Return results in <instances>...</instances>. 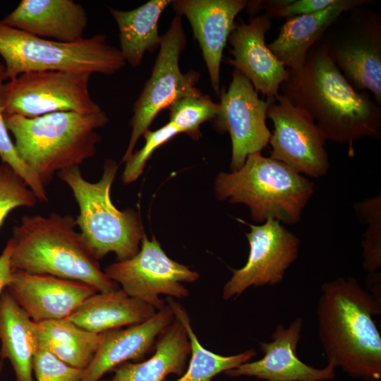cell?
Wrapping results in <instances>:
<instances>
[{"label": "cell", "instance_id": "cell-1", "mask_svg": "<svg viewBox=\"0 0 381 381\" xmlns=\"http://www.w3.org/2000/svg\"><path fill=\"white\" fill-rule=\"evenodd\" d=\"M280 90L311 116L326 140L348 145L349 155L355 141L381 138L380 106L349 83L319 41L300 68L289 70Z\"/></svg>", "mask_w": 381, "mask_h": 381}, {"label": "cell", "instance_id": "cell-2", "mask_svg": "<svg viewBox=\"0 0 381 381\" xmlns=\"http://www.w3.org/2000/svg\"><path fill=\"white\" fill-rule=\"evenodd\" d=\"M380 300L353 277L325 282L318 301V335L328 363L363 381L381 379V336L373 320Z\"/></svg>", "mask_w": 381, "mask_h": 381}, {"label": "cell", "instance_id": "cell-3", "mask_svg": "<svg viewBox=\"0 0 381 381\" xmlns=\"http://www.w3.org/2000/svg\"><path fill=\"white\" fill-rule=\"evenodd\" d=\"M75 218L52 212L25 215L13 227V270L85 283L98 292L117 289L77 231Z\"/></svg>", "mask_w": 381, "mask_h": 381}, {"label": "cell", "instance_id": "cell-4", "mask_svg": "<svg viewBox=\"0 0 381 381\" xmlns=\"http://www.w3.org/2000/svg\"><path fill=\"white\" fill-rule=\"evenodd\" d=\"M4 116L18 155L44 187L55 174L94 157L101 140L97 131L109 122L103 110L60 111L34 118Z\"/></svg>", "mask_w": 381, "mask_h": 381}, {"label": "cell", "instance_id": "cell-5", "mask_svg": "<svg viewBox=\"0 0 381 381\" xmlns=\"http://www.w3.org/2000/svg\"><path fill=\"white\" fill-rule=\"evenodd\" d=\"M214 188L219 200L246 205L256 222L272 219L294 225L300 222L315 183L283 162L256 152L238 170L220 172Z\"/></svg>", "mask_w": 381, "mask_h": 381}, {"label": "cell", "instance_id": "cell-6", "mask_svg": "<svg viewBox=\"0 0 381 381\" xmlns=\"http://www.w3.org/2000/svg\"><path fill=\"white\" fill-rule=\"evenodd\" d=\"M118 169L115 160H105L102 177L94 183L83 177L79 167L56 174L73 193L79 207L77 226L97 260L109 253H114L119 261L132 258L139 251L145 234L137 214L118 210L111 200Z\"/></svg>", "mask_w": 381, "mask_h": 381}, {"label": "cell", "instance_id": "cell-7", "mask_svg": "<svg viewBox=\"0 0 381 381\" xmlns=\"http://www.w3.org/2000/svg\"><path fill=\"white\" fill-rule=\"evenodd\" d=\"M0 56L4 61L6 80L42 71L111 75L126 64L119 49L109 44L104 35L61 42L30 35L1 20Z\"/></svg>", "mask_w": 381, "mask_h": 381}, {"label": "cell", "instance_id": "cell-8", "mask_svg": "<svg viewBox=\"0 0 381 381\" xmlns=\"http://www.w3.org/2000/svg\"><path fill=\"white\" fill-rule=\"evenodd\" d=\"M319 42L330 60L358 91L381 104V16L367 6L343 13Z\"/></svg>", "mask_w": 381, "mask_h": 381}, {"label": "cell", "instance_id": "cell-9", "mask_svg": "<svg viewBox=\"0 0 381 381\" xmlns=\"http://www.w3.org/2000/svg\"><path fill=\"white\" fill-rule=\"evenodd\" d=\"M92 73L42 71L23 73L4 83L0 92L4 115L34 118L73 111L92 114L102 111L92 98Z\"/></svg>", "mask_w": 381, "mask_h": 381}, {"label": "cell", "instance_id": "cell-10", "mask_svg": "<svg viewBox=\"0 0 381 381\" xmlns=\"http://www.w3.org/2000/svg\"><path fill=\"white\" fill-rule=\"evenodd\" d=\"M181 20L176 15L162 36L151 75L133 104L131 134L122 162L131 157L138 139L162 109L181 97L201 93L196 87L199 73L193 70L183 73L180 69L179 58L186 44Z\"/></svg>", "mask_w": 381, "mask_h": 381}, {"label": "cell", "instance_id": "cell-11", "mask_svg": "<svg viewBox=\"0 0 381 381\" xmlns=\"http://www.w3.org/2000/svg\"><path fill=\"white\" fill-rule=\"evenodd\" d=\"M106 275L128 296L141 300L157 310L165 305L159 298L164 294L182 298L188 296L183 282H193L199 274L169 258L159 243L145 234L139 251L132 258L108 265Z\"/></svg>", "mask_w": 381, "mask_h": 381}, {"label": "cell", "instance_id": "cell-12", "mask_svg": "<svg viewBox=\"0 0 381 381\" xmlns=\"http://www.w3.org/2000/svg\"><path fill=\"white\" fill-rule=\"evenodd\" d=\"M267 116L274 124L269 140L270 158L310 178L318 179L327 173V140L305 110L279 94L269 105Z\"/></svg>", "mask_w": 381, "mask_h": 381}, {"label": "cell", "instance_id": "cell-13", "mask_svg": "<svg viewBox=\"0 0 381 381\" xmlns=\"http://www.w3.org/2000/svg\"><path fill=\"white\" fill-rule=\"evenodd\" d=\"M274 99H260L250 81L239 71H233L228 89L221 92L214 119L218 130L229 133L232 171L240 169L249 155L261 152L268 145L271 133L266 118Z\"/></svg>", "mask_w": 381, "mask_h": 381}, {"label": "cell", "instance_id": "cell-14", "mask_svg": "<svg viewBox=\"0 0 381 381\" xmlns=\"http://www.w3.org/2000/svg\"><path fill=\"white\" fill-rule=\"evenodd\" d=\"M246 234L250 250L245 265L233 270V274L223 288L224 300L238 297L250 286L274 285L298 255L300 240L277 220L269 219L254 225Z\"/></svg>", "mask_w": 381, "mask_h": 381}, {"label": "cell", "instance_id": "cell-15", "mask_svg": "<svg viewBox=\"0 0 381 381\" xmlns=\"http://www.w3.org/2000/svg\"><path fill=\"white\" fill-rule=\"evenodd\" d=\"M272 25V18L267 13L253 16L248 23L240 20L228 39L233 56L227 59L228 63L267 98L279 95L280 86L289 75V70L265 42V35Z\"/></svg>", "mask_w": 381, "mask_h": 381}, {"label": "cell", "instance_id": "cell-16", "mask_svg": "<svg viewBox=\"0 0 381 381\" xmlns=\"http://www.w3.org/2000/svg\"><path fill=\"white\" fill-rule=\"evenodd\" d=\"M303 320L297 318L288 327L279 324L272 334V341L260 342L263 357L246 362L226 371L230 377L248 376L267 381H325L335 377L336 368L331 363L316 368L302 362L296 347L301 339Z\"/></svg>", "mask_w": 381, "mask_h": 381}, {"label": "cell", "instance_id": "cell-17", "mask_svg": "<svg viewBox=\"0 0 381 381\" xmlns=\"http://www.w3.org/2000/svg\"><path fill=\"white\" fill-rule=\"evenodd\" d=\"M246 0H175L176 15L188 20L200 47L212 87L220 93V66L223 50L235 28L236 16L248 6Z\"/></svg>", "mask_w": 381, "mask_h": 381}, {"label": "cell", "instance_id": "cell-18", "mask_svg": "<svg viewBox=\"0 0 381 381\" xmlns=\"http://www.w3.org/2000/svg\"><path fill=\"white\" fill-rule=\"evenodd\" d=\"M6 289L35 322L65 319L98 292L81 282L16 270Z\"/></svg>", "mask_w": 381, "mask_h": 381}, {"label": "cell", "instance_id": "cell-19", "mask_svg": "<svg viewBox=\"0 0 381 381\" xmlns=\"http://www.w3.org/2000/svg\"><path fill=\"white\" fill-rule=\"evenodd\" d=\"M175 319L169 305L146 321L126 329L103 332L102 341L81 381H98L109 370L130 360L141 361L153 350L157 338Z\"/></svg>", "mask_w": 381, "mask_h": 381}, {"label": "cell", "instance_id": "cell-20", "mask_svg": "<svg viewBox=\"0 0 381 381\" xmlns=\"http://www.w3.org/2000/svg\"><path fill=\"white\" fill-rule=\"evenodd\" d=\"M1 21L38 37L73 42L84 38L88 18L73 0H22Z\"/></svg>", "mask_w": 381, "mask_h": 381}, {"label": "cell", "instance_id": "cell-21", "mask_svg": "<svg viewBox=\"0 0 381 381\" xmlns=\"http://www.w3.org/2000/svg\"><path fill=\"white\" fill-rule=\"evenodd\" d=\"M372 0H337L323 10L287 18L279 27L277 37L267 44L274 56L290 70L300 68L310 48L343 13Z\"/></svg>", "mask_w": 381, "mask_h": 381}, {"label": "cell", "instance_id": "cell-22", "mask_svg": "<svg viewBox=\"0 0 381 381\" xmlns=\"http://www.w3.org/2000/svg\"><path fill=\"white\" fill-rule=\"evenodd\" d=\"M155 308L122 289L97 292L83 301L66 320L94 333L140 324L152 318Z\"/></svg>", "mask_w": 381, "mask_h": 381}, {"label": "cell", "instance_id": "cell-23", "mask_svg": "<svg viewBox=\"0 0 381 381\" xmlns=\"http://www.w3.org/2000/svg\"><path fill=\"white\" fill-rule=\"evenodd\" d=\"M191 353L187 332L182 322L174 320L161 333L154 354L140 362H125L113 370L111 379L103 381H163L170 374L181 376Z\"/></svg>", "mask_w": 381, "mask_h": 381}, {"label": "cell", "instance_id": "cell-24", "mask_svg": "<svg viewBox=\"0 0 381 381\" xmlns=\"http://www.w3.org/2000/svg\"><path fill=\"white\" fill-rule=\"evenodd\" d=\"M0 357L8 358L16 381H33L32 358L39 346L35 322L6 289L0 297Z\"/></svg>", "mask_w": 381, "mask_h": 381}, {"label": "cell", "instance_id": "cell-25", "mask_svg": "<svg viewBox=\"0 0 381 381\" xmlns=\"http://www.w3.org/2000/svg\"><path fill=\"white\" fill-rule=\"evenodd\" d=\"M171 0H150L129 11L109 8L119 32V50L126 61L133 67L142 63L146 52L159 48L162 36L158 21Z\"/></svg>", "mask_w": 381, "mask_h": 381}, {"label": "cell", "instance_id": "cell-26", "mask_svg": "<svg viewBox=\"0 0 381 381\" xmlns=\"http://www.w3.org/2000/svg\"><path fill=\"white\" fill-rule=\"evenodd\" d=\"M38 346L67 364L85 370L91 362L103 337L75 325L66 319L35 322Z\"/></svg>", "mask_w": 381, "mask_h": 381}, {"label": "cell", "instance_id": "cell-27", "mask_svg": "<svg viewBox=\"0 0 381 381\" xmlns=\"http://www.w3.org/2000/svg\"><path fill=\"white\" fill-rule=\"evenodd\" d=\"M167 301L174 317L182 322L187 332L191 350V358L185 373L173 381H212L218 374L236 368L256 355L253 349L232 356H222L205 349L193 330L186 310L170 297Z\"/></svg>", "mask_w": 381, "mask_h": 381}, {"label": "cell", "instance_id": "cell-28", "mask_svg": "<svg viewBox=\"0 0 381 381\" xmlns=\"http://www.w3.org/2000/svg\"><path fill=\"white\" fill-rule=\"evenodd\" d=\"M167 108L169 110V122L173 123L181 133H186L197 140L201 136L200 125L215 119L219 105V103L214 102L209 96L201 92L181 97Z\"/></svg>", "mask_w": 381, "mask_h": 381}, {"label": "cell", "instance_id": "cell-29", "mask_svg": "<svg viewBox=\"0 0 381 381\" xmlns=\"http://www.w3.org/2000/svg\"><path fill=\"white\" fill-rule=\"evenodd\" d=\"M355 212L367 225L363 238V267L371 276L380 274L381 268V195L354 205Z\"/></svg>", "mask_w": 381, "mask_h": 381}, {"label": "cell", "instance_id": "cell-30", "mask_svg": "<svg viewBox=\"0 0 381 381\" xmlns=\"http://www.w3.org/2000/svg\"><path fill=\"white\" fill-rule=\"evenodd\" d=\"M38 200L26 182L8 165L0 162V228L18 207H34Z\"/></svg>", "mask_w": 381, "mask_h": 381}, {"label": "cell", "instance_id": "cell-31", "mask_svg": "<svg viewBox=\"0 0 381 381\" xmlns=\"http://www.w3.org/2000/svg\"><path fill=\"white\" fill-rule=\"evenodd\" d=\"M6 80L5 66L0 63V92ZM0 159L1 162L11 167L28 184L35 194L38 201L47 202L48 195L45 187L35 174L23 162L18 155L14 143L9 135L4 114L0 107Z\"/></svg>", "mask_w": 381, "mask_h": 381}, {"label": "cell", "instance_id": "cell-32", "mask_svg": "<svg viewBox=\"0 0 381 381\" xmlns=\"http://www.w3.org/2000/svg\"><path fill=\"white\" fill-rule=\"evenodd\" d=\"M179 133H181L179 129L169 121L156 131L147 130L143 135L145 140L143 147L133 152L125 162L121 176L123 183L128 184L136 181L142 174L154 151Z\"/></svg>", "mask_w": 381, "mask_h": 381}, {"label": "cell", "instance_id": "cell-33", "mask_svg": "<svg viewBox=\"0 0 381 381\" xmlns=\"http://www.w3.org/2000/svg\"><path fill=\"white\" fill-rule=\"evenodd\" d=\"M32 371L37 381H81L84 370L71 366L39 348L33 356Z\"/></svg>", "mask_w": 381, "mask_h": 381}, {"label": "cell", "instance_id": "cell-34", "mask_svg": "<svg viewBox=\"0 0 381 381\" xmlns=\"http://www.w3.org/2000/svg\"><path fill=\"white\" fill-rule=\"evenodd\" d=\"M336 1L337 0H287L284 4L265 11V13L272 18H289L323 10Z\"/></svg>", "mask_w": 381, "mask_h": 381}, {"label": "cell", "instance_id": "cell-35", "mask_svg": "<svg viewBox=\"0 0 381 381\" xmlns=\"http://www.w3.org/2000/svg\"><path fill=\"white\" fill-rule=\"evenodd\" d=\"M12 251L13 244L11 239H8L0 254V297L12 279L13 271L11 261Z\"/></svg>", "mask_w": 381, "mask_h": 381}, {"label": "cell", "instance_id": "cell-36", "mask_svg": "<svg viewBox=\"0 0 381 381\" xmlns=\"http://www.w3.org/2000/svg\"><path fill=\"white\" fill-rule=\"evenodd\" d=\"M2 368H3V361H0V373H1V370H2Z\"/></svg>", "mask_w": 381, "mask_h": 381}]
</instances>
